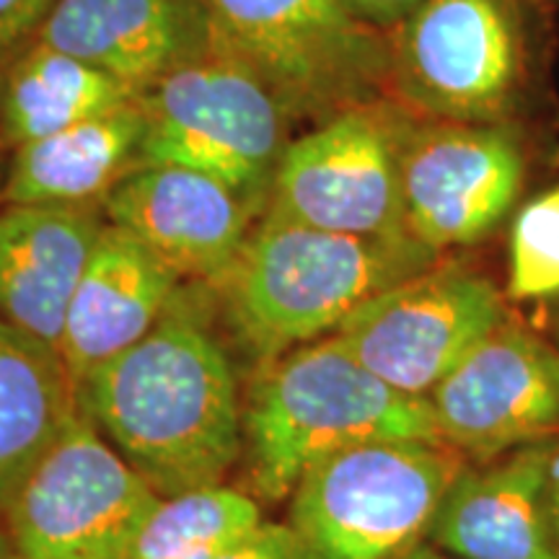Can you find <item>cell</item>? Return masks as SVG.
<instances>
[{"label":"cell","instance_id":"cell-5","mask_svg":"<svg viewBox=\"0 0 559 559\" xmlns=\"http://www.w3.org/2000/svg\"><path fill=\"white\" fill-rule=\"evenodd\" d=\"M218 50L260 79L290 122L391 99L389 34L342 0H207Z\"/></svg>","mask_w":559,"mask_h":559},{"label":"cell","instance_id":"cell-7","mask_svg":"<svg viewBox=\"0 0 559 559\" xmlns=\"http://www.w3.org/2000/svg\"><path fill=\"white\" fill-rule=\"evenodd\" d=\"M415 117L394 99H379L293 138L272 177L264 215L332 234H409L402 148Z\"/></svg>","mask_w":559,"mask_h":559},{"label":"cell","instance_id":"cell-16","mask_svg":"<svg viewBox=\"0 0 559 559\" xmlns=\"http://www.w3.org/2000/svg\"><path fill=\"white\" fill-rule=\"evenodd\" d=\"M181 280L128 230L107 223L70 298L58 353L70 383L143 340L179 296Z\"/></svg>","mask_w":559,"mask_h":559},{"label":"cell","instance_id":"cell-21","mask_svg":"<svg viewBox=\"0 0 559 559\" xmlns=\"http://www.w3.org/2000/svg\"><path fill=\"white\" fill-rule=\"evenodd\" d=\"M262 521L260 502L241 489H187L156 502L128 559H221Z\"/></svg>","mask_w":559,"mask_h":559},{"label":"cell","instance_id":"cell-22","mask_svg":"<svg viewBox=\"0 0 559 559\" xmlns=\"http://www.w3.org/2000/svg\"><path fill=\"white\" fill-rule=\"evenodd\" d=\"M559 293V185L515 215L508 241V298L542 300Z\"/></svg>","mask_w":559,"mask_h":559},{"label":"cell","instance_id":"cell-23","mask_svg":"<svg viewBox=\"0 0 559 559\" xmlns=\"http://www.w3.org/2000/svg\"><path fill=\"white\" fill-rule=\"evenodd\" d=\"M58 0H0V73L37 45Z\"/></svg>","mask_w":559,"mask_h":559},{"label":"cell","instance_id":"cell-20","mask_svg":"<svg viewBox=\"0 0 559 559\" xmlns=\"http://www.w3.org/2000/svg\"><path fill=\"white\" fill-rule=\"evenodd\" d=\"M75 412L58 349L0 317V510Z\"/></svg>","mask_w":559,"mask_h":559},{"label":"cell","instance_id":"cell-12","mask_svg":"<svg viewBox=\"0 0 559 559\" xmlns=\"http://www.w3.org/2000/svg\"><path fill=\"white\" fill-rule=\"evenodd\" d=\"M443 445L477 464L559 432V355L510 321L430 391Z\"/></svg>","mask_w":559,"mask_h":559},{"label":"cell","instance_id":"cell-27","mask_svg":"<svg viewBox=\"0 0 559 559\" xmlns=\"http://www.w3.org/2000/svg\"><path fill=\"white\" fill-rule=\"evenodd\" d=\"M404 559H459V557H451L445 555V551H440L438 547H428V544H419L415 551H409Z\"/></svg>","mask_w":559,"mask_h":559},{"label":"cell","instance_id":"cell-14","mask_svg":"<svg viewBox=\"0 0 559 559\" xmlns=\"http://www.w3.org/2000/svg\"><path fill=\"white\" fill-rule=\"evenodd\" d=\"M555 453V443L539 440L464 466L432 521V547L459 559H559Z\"/></svg>","mask_w":559,"mask_h":559},{"label":"cell","instance_id":"cell-13","mask_svg":"<svg viewBox=\"0 0 559 559\" xmlns=\"http://www.w3.org/2000/svg\"><path fill=\"white\" fill-rule=\"evenodd\" d=\"M179 280L218 285L239 260L260 210L223 181L185 166H138L102 205Z\"/></svg>","mask_w":559,"mask_h":559},{"label":"cell","instance_id":"cell-18","mask_svg":"<svg viewBox=\"0 0 559 559\" xmlns=\"http://www.w3.org/2000/svg\"><path fill=\"white\" fill-rule=\"evenodd\" d=\"M145 117L138 99L109 115L41 138L9 156L0 205L102 207L140 166Z\"/></svg>","mask_w":559,"mask_h":559},{"label":"cell","instance_id":"cell-15","mask_svg":"<svg viewBox=\"0 0 559 559\" xmlns=\"http://www.w3.org/2000/svg\"><path fill=\"white\" fill-rule=\"evenodd\" d=\"M37 41L138 94L218 52L207 0H58Z\"/></svg>","mask_w":559,"mask_h":559},{"label":"cell","instance_id":"cell-29","mask_svg":"<svg viewBox=\"0 0 559 559\" xmlns=\"http://www.w3.org/2000/svg\"><path fill=\"white\" fill-rule=\"evenodd\" d=\"M5 174H9V156H5V153H0V194H3Z\"/></svg>","mask_w":559,"mask_h":559},{"label":"cell","instance_id":"cell-6","mask_svg":"<svg viewBox=\"0 0 559 559\" xmlns=\"http://www.w3.org/2000/svg\"><path fill=\"white\" fill-rule=\"evenodd\" d=\"M145 117L140 166H185L267 205L290 117L267 86L226 52L174 70L138 94Z\"/></svg>","mask_w":559,"mask_h":559},{"label":"cell","instance_id":"cell-3","mask_svg":"<svg viewBox=\"0 0 559 559\" xmlns=\"http://www.w3.org/2000/svg\"><path fill=\"white\" fill-rule=\"evenodd\" d=\"M379 440L443 445L428 400L373 376L337 334L270 360L243 407L249 474L264 500H288L319 461Z\"/></svg>","mask_w":559,"mask_h":559},{"label":"cell","instance_id":"cell-8","mask_svg":"<svg viewBox=\"0 0 559 559\" xmlns=\"http://www.w3.org/2000/svg\"><path fill=\"white\" fill-rule=\"evenodd\" d=\"M158 492L81 412L3 508L19 559H128Z\"/></svg>","mask_w":559,"mask_h":559},{"label":"cell","instance_id":"cell-26","mask_svg":"<svg viewBox=\"0 0 559 559\" xmlns=\"http://www.w3.org/2000/svg\"><path fill=\"white\" fill-rule=\"evenodd\" d=\"M0 559H19L16 557V549H13L9 526H5L3 510H0Z\"/></svg>","mask_w":559,"mask_h":559},{"label":"cell","instance_id":"cell-10","mask_svg":"<svg viewBox=\"0 0 559 559\" xmlns=\"http://www.w3.org/2000/svg\"><path fill=\"white\" fill-rule=\"evenodd\" d=\"M506 321V298L492 280L459 264H436L370 298L334 334L391 389L428 400Z\"/></svg>","mask_w":559,"mask_h":559},{"label":"cell","instance_id":"cell-4","mask_svg":"<svg viewBox=\"0 0 559 559\" xmlns=\"http://www.w3.org/2000/svg\"><path fill=\"white\" fill-rule=\"evenodd\" d=\"M466 466L449 445L379 440L319 461L290 495L296 559H404Z\"/></svg>","mask_w":559,"mask_h":559},{"label":"cell","instance_id":"cell-24","mask_svg":"<svg viewBox=\"0 0 559 559\" xmlns=\"http://www.w3.org/2000/svg\"><path fill=\"white\" fill-rule=\"evenodd\" d=\"M221 559H296V547L285 523L262 521L247 539L236 544Z\"/></svg>","mask_w":559,"mask_h":559},{"label":"cell","instance_id":"cell-11","mask_svg":"<svg viewBox=\"0 0 559 559\" xmlns=\"http://www.w3.org/2000/svg\"><path fill=\"white\" fill-rule=\"evenodd\" d=\"M526 158L502 122L415 117L402 148V198L409 236L432 251L485 239L519 198Z\"/></svg>","mask_w":559,"mask_h":559},{"label":"cell","instance_id":"cell-28","mask_svg":"<svg viewBox=\"0 0 559 559\" xmlns=\"http://www.w3.org/2000/svg\"><path fill=\"white\" fill-rule=\"evenodd\" d=\"M551 502H555V523L559 534V445L555 453V469H551Z\"/></svg>","mask_w":559,"mask_h":559},{"label":"cell","instance_id":"cell-9","mask_svg":"<svg viewBox=\"0 0 559 559\" xmlns=\"http://www.w3.org/2000/svg\"><path fill=\"white\" fill-rule=\"evenodd\" d=\"M526 75L510 0H425L389 32V94L425 120L502 122Z\"/></svg>","mask_w":559,"mask_h":559},{"label":"cell","instance_id":"cell-2","mask_svg":"<svg viewBox=\"0 0 559 559\" xmlns=\"http://www.w3.org/2000/svg\"><path fill=\"white\" fill-rule=\"evenodd\" d=\"M415 236H349L262 215L221 280L226 311L264 360L340 330L370 298L436 267Z\"/></svg>","mask_w":559,"mask_h":559},{"label":"cell","instance_id":"cell-1","mask_svg":"<svg viewBox=\"0 0 559 559\" xmlns=\"http://www.w3.org/2000/svg\"><path fill=\"white\" fill-rule=\"evenodd\" d=\"M75 407L158 498L223 485L241 456L234 360L181 296L143 340L75 383Z\"/></svg>","mask_w":559,"mask_h":559},{"label":"cell","instance_id":"cell-25","mask_svg":"<svg viewBox=\"0 0 559 559\" xmlns=\"http://www.w3.org/2000/svg\"><path fill=\"white\" fill-rule=\"evenodd\" d=\"M425 0H342V5L362 24L373 26L383 34L402 24L409 13H415Z\"/></svg>","mask_w":559,"mask_h":559},{"label":"cell","instance_id":"cell-17","mask_svg":"<svg viewBox=\"0 0 559 559\" xmlns=\"http://www.w3.org/2000/svg\"><path fill=\"white\" fill-rule=\"evenodd\" d=\"M104 226L102 207L0 205V317L58 349Z\"/></svg>","mask_w":559,"mask_h":559},{"label":"cell","instance_id":"cell-19","mask_svg":"<svg viewBox=\"0 0 559 559\" xmlns=\"http://www.w3.org/2000/svg\"><path fill=\"white\" fill-rule=\"evenodd\" d=\"M135 99V88L37 41L0 73V153L11 156Z\"/></svg>","mask_w":559,"mask_h":559}]
</instances>
